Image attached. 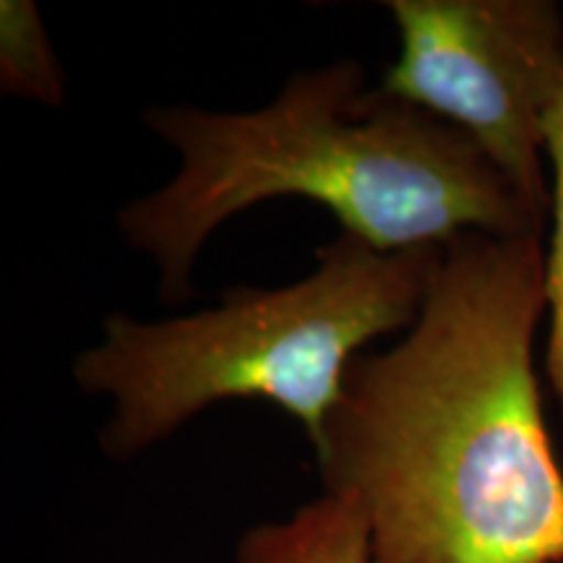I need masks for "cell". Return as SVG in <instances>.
I'll use <instances>...</instances> for the list:
<instances>
[{
  "instance_id": "5",
  "label": "cell",
  "mask_w": 563,
  "mask_h": 563,
  "mask_svg": "<svg viewBox=\"0 0 563 563\" xmlns=\"http://www.w3.org/2000/svg\"><path fill=\"white\" fill-rule=\"evenodd\" d=\"M235 563H373L368 519L355 498L323 493L282 522L243 532Z\"/></svg>"
},
{
  "instance_id": "6",
  "label": "cell",
  "mask_w": 563,
  "mask_h": 563,
  "mask_svg": "<svg viewBox=\"0 0 563 563\" xmlns=\"http://www.w3.org/2000/svg\"><path fill=\"white\" fill-rule=\"evenodd\" d=\"M0 89L47 108H60L66 97L63 68L32 0L0 3Z\"/></svg>"
},
{
  "instance_id": "4",
  "label": "cell",
  "mask_w": 563,
  "mask_h": 563,
  "mask_svg": "<svg viewBox=\"0 0 563 563\" xmlns=\"http://www.w3.org/2000/svg\"><path fill=\"white\" fill-rule=\"evenodd\" d=\"M399 58L384 95L467 133L551 220L543 123L563 87V13L551 0H389Z\"/></svg>"
},
{
  "instance_id": "7",
  "label": "cell",
  "mask_w": 563,
  "mask_h": 563,
  "mask_svg": "<svg viewBox=\"0 0 563 563\" xmlns=\"http://www.w3.org/2000/svg\"><path fill=\"white\" fill-rule=\"evenodd\" d=\"M545 154L553 165L551 183V249L545 253L548 266V347L545 371L563 415V87L548 110L543 123Z\"/></svg>"
},
{
  "instance_id": "2",
  "label": "cell",
  "mask_w": 563,
  "mask_h": 563,
  "mask_svg": "<svg viewBox=\"0 0 563 563\" xmlns=\"http://www.w3.org/2000/svg\"><path fill=\"white\" fill-rule=\"evenodd\" d=\"M152 133L180 154L170 183L133 199L118 228L159 269V295H191L207 238L262 201L332 209L376 251L446 245L467 232L543 235L545 217L456 125L365 87L355 60L298 70L251 112L152 108Z\"/></svg>"
},
{
  "instance_id": "1",
  "label": "cell",
  "mask_w": 563,
  "mask_h": 563,
  "mask_svg": "<svg viewBox=\"0 0 563 563\" xmlns=\"http://www.w3.org/2000/svg\"><path fill=\"white\" fill-rule=\"evenodd\" d=\"M543 235L467 232L418 321L355 355L311 443L327 493L355 498L373 563H563V470L534 334Z\"/></svg>"
},
{
  "instance_id": "3",
  "label": "cell",
  "mask_w": 563,
  "mask_h": 563,
  "mask_svg": "<svg viewBox=\"0 0 563 563\" xmlns=\"http://www.w3.org/2000/svg\"><path fill=\"white\" fill-rule=\"evenodd\" d=\"M316 258L306 279L232 287L209 311L167 321L108 316L102 342L74 363L81 391L112 399L102 452L144 454L222 399H266L313 439L352 357L418 321L443 245L386 253L342 232Z\"/></svg>"
}]
</instances>
